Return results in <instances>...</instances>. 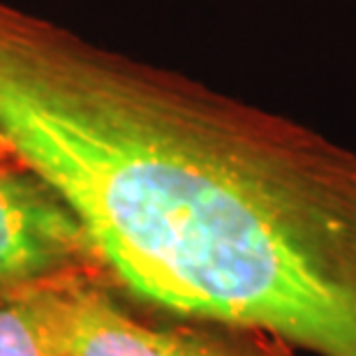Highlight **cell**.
Returning <instances> with one entry per match:
<instances>
[{"instance_id":"obj_1","label":"cell","mask_w":356,"mask_h":356,"mask_svg":"<svg viewBox=\"0 0 356 356\" xmlns=\"http://www.w3.org/2000/svg\"><path fill=\"white\" fill-rule=\"evenodd\" d=\"M5 139L132 310L356 356L352 148L92 42L33 74Z\"/></svg>"},{"instance_id":"obj_2","label":"cell","mask_w":356,"mask_h":356,"mask_svg":"<svg viewBox=\"0 0 356 356\" xmlns=\"http://www.w3.org/2000/svg\"><path fill=\"white\" fill-rule=\"evenodd\" d=\"M12 294L26 298L60 356H284L287 350V343L266 333L139 315L102 268Z\"/></svg>"},{"instance_id":"obj_3","label":"cell","mask_w":356,"mask_h":356,"mask_svg":"<svg viewBox=\"0 0 356 356\" xmlns=\"http://www.w3.org/2000/svg\"><path fill=\"white\" fill-rule=\"evenodd\" d=\"M102 268L65 197L28 167L0 169V296Z\"/></svg>"},{"instance_id":"obj_4","label":"cell","mask_w":356,"mask_h":356,"mask_svg":"<svg viewBox=\"0 0 356 356\" xmlns=\"http://www.w3.org/2000/svg\"><path fill=\"white\" fill-rule=\"evenodd\" d=\"M0 356H60L21 294L0 296Z\"/></svg>"},{"instance_id":"obj_5","label":"cell","mask_w":356,"mask_h":356,"mask_svg":"<svg viewBox=\"0 0 356 356\" xmlns=\"http://www.w3.org/2000/svg\"><path fill=\"white\" fill-rule=\"evenodd\" d=\"M14 162H17V160L12 158V153L7 151L5 144L0 141V169H3V167H10V165H14Z\"/></svg>"},{"instance_id":"obj_6","label":"cell","mask_w":356,"mask_h":356,"mask_svg":"<svg viewBox=\"0 0 356 356\" xmlns=\"http://www.w3.org/2000/svg\"><path fill=\"white\" fill-rule=\"evenodd\" d=\"M284 356H298V352L294 350V347H289V345H287V350H284Z\"/></svg>"}]
</instances>
